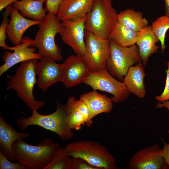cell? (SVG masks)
<instances>
[{"instance_id":"obj_1","label":"cell","mask_w":169,"mask_h":169,"mask_svg":"<svg viewBox=\"0 0 169 169\" xmlns=\"http://www.w3.org/2000/svg\"><path fill=\"white\" fill-rule=\"evenodd\" d=\"M13 150L16 161L29 169H44L53 160L60 144L47 139L36 146L28 144L23 139L15 141Z\"/></svg>"},{"instance_id":"obj_2","label":"cell","mask_w":169,"mask_h":169,"mask_svg":"<svg viewBox=\"0 0 169 169\" xmlns=\"http://www.w3.org/2000/svg\"><path fill=\"white\" fill-rule=\"evenodd\" d=\"M38 59H33L21 63L13 76L7 75V90H14L18 96L32 110H37L45 105L44 100H36L33 90L37 82L36 79L35 65Z\"/></svg>"},{"instance_id":"obj_3","label":"cell","mask_w":169,"mask_h":169,"mask_svg":"<svg viewBox=\"0 0 169 169\" xmlns=\"http://www.w3.org/2000/svg\"><path fill=\"white\" fill-rule=\"evenodd\" d=\"M17 126L25 131L28 127L36 125L56 133L63 141L71 139L74 132L67 124L65 105L57 101L55 111L48 115H42L37 110H33L31 116H22L16 121Z\"/></svg>"},{"instance_id":"obj_4","label":"cell","mask_w":169,"mask_h":169,"mask_svg":"<svg viewBox=\"0 0 169 169\" xmlns=\"http://www.w3.org/2000/svg\"><path fill=\"white\" fill-rule=\"evenodd\" d=\"M56 15L48 13L38 25L39 29L34 40L29 44L30 47L36 48L38 53L42 57H47L54 61L62 59L61 50L55 43V37L64 28V26Z\"/></svg>"},{"instance_id":"obj_5","label":"cell","mask_w":169,"mask_h":169,"mask_svg":"<svg viewBox=\"0 0 169 169\" xmlns=\"http://www.w3.org/2000/svg\"><path fill=\"white\" fill-rule=\"evenodd\" d=\"M71 157H78L99 169H117L115 160L106 147L93 141L81 140L72 142L65 146Z\"/></svg>"},{"instance_id":"obj_6","label":"cell","mask_w":169,"mask_h":169,"mask_svg":"<svg viewBox=\"0 0 169 169\" xmlns=\"http://www.w3.org/2000/svg\"><path fill=\"white\" fill-rule=\"evenodd\" d=\"M118 14L111 0H95L86 15L85 30L103 38H108L117 22Z\"/></svg>"},{"instance_id":"obj_7","label":"cell","mask_w":169,"mask_h":169,"mask_svg":"<svg viewBox=\"0 0 169 169\" xmlns=\"http://www.w3.org/2000/svg\"><path fill=\"white\" fill-rule=\"evenodd\" d=\"M109 40L110 53L106 61V69L113 77L123 81L129 68L141 62L138 47L136 44L122 47Z\"/></svg>"},{"instance_id":"obj_8","label":"cell","mask_w":169,"mask_h":169,"mask_svg":"<svg viewBox=\"0 0 169 169\" xmlns=\"http://www.w3.org/2000/svg\"><path fill=\"white\" fill-rule=\"evenodd\" d=\"M82 83L90 86L94 90H100L113 95V103H117L126 100L131 93L124 83L116 80L107 69L90 71Z\"/></svg>"},{"instance_id":"obj_9","label":"cell","mask_w":169,"mask_h":169,"mask_svg":"<svg viewBox=\"0 0 169 169\" xmlns=\"http://www.w3.org/2000/svg\"><path fill=\"white\" fill-rule=\"evenodd\" d=\"M84 42L85 52L82 57L90 71L107 69L106 63L110 53L109 39L99 37L85 30Z\"/></svg>"},{"instance_id":"obj_10","label":"cell","mask_w":169,"mask_h":169,"mask_svg":"<svg viewBox=\"0 0 169 169\" xmlns=\"http://www.w3.org/2000/svg\"><path fill=\"white\" fill-rule=\"evenodd\" d=\"M86 16L74 20L62 21L64 28L59 34L62 41L77 55L83 56L85 52L84 42Z\"/></svg>"},{"instance_id":"obj_11","label":"cell","mask_w":169,"mask_h":169,"mask_svg":"<svg viewBox=\"0 0 169 169\" xmlns=\"http://www.w3.org/2000/svg\"><path fill=\"white\" fill-rule=\"evenodd\" d=\"M161 146L155 144L142 148L131 157L130 169H168L169 166L159 154Z\"/></svg>"},{"instance_id":"obj_12","label":"cell","mask_w":169,"mask_h":169,"mask_svg":"<svg viewBox=\"0 0 169 169\" xmlns=\"http://www.w3.org/2000/svg\"><path fill=\"white\" fill-rule=\"evenodd\" d=\"M35 65L38 76V87L43 91H47L48 88L54 84L62 82L64 67L63 64H59L52 59L42 57Z\"/></svg>"},{"instance_id":"obj_13","label":"cell","mask_w":169,"mask_h":169,"mask_svg":"<svg viewBox=\"0 0 169 169\" xmlns=\"http://www.w3.org/2000/svg\"><path fill=\"white\" fill-rule=\"evenodd\" d=\"M31 39L26 36L22 39L20 44L13 47L9 46L7 49L13 52L11 53L6 51L3 53L2 58L4 63L0 67V76L18 63L31 59H41V57L38 54L35 52V48L29 46Z\"/></svg>"},{"instance_id":"obj_14","label":"cell","mask_w":169,"mask_h":169,"mask_svg":"<svg viewBox=\"0 0 169 169\" xmlns=\"http://www.w3.org/2000/svg\"><path fill=\"white\" fill-rule=\"evenodd\" d=\"M63 64L64 70L62 82L67 88L82 82L90 71L88 65L81 56L71 55Z\"/></svg>"},{"instance_id":"obj_15","label":"cell","mask_w":169,"mask_h":169,"mask_svg":"<svg viewBox=\"0 0 169 169\" xmlns=\"http://www.w3.org/2000/svg\"><path fill=\"white\" fill-rule=\"evenodd\" d=\"M10 15V19L7 27L6 33L13 46L21 44L23 36L28 28L33 25H38L41 22L24 17L17 9L13 7Z\"/></svg>"},{"instance_id":"obj_16","label":"cell","mask_w":169,"mask_h":169,"mask_svg":"<svg viewBox=\"0 0 169 169\" xmlns=\"http://www.w3.org/2000/svg\"><path fill=\"white\" fill-rule=\"evenodd\" d=\"M29 136L28 133L17 131L0 115V152L9 160L12 162L16 161L13 150V143Z\"/></svg>"},{"instance_id":"obj_17","label":"cell","mask_w":169,"mask_h":169,"mask_svg":"<svg viewBox=\"0 0 169 169\" xmlns=\"http://www.w3.org/2000/svg\"><path fill=\"white\" fill-rule=\"evenodd\" d=\"M80 99L86 103L89 109V118L85 125L88 127L91 126L92 119L96 116L102 113H110L113 108V102L111 98L98 93L96 90L81 95Z\"/></svg>"},{"instance_id":"obj_18","label":"cell","mask_w":169,"mask_h":169,"mask_svg":"<svg viewBox=\"0 0 169 169\" xmlns=\"http://www.w3.org/2000/svg\"><path fill=\"white\" fill-rule=\"evenodd\" d=\"M95 0H63L56 16L61 21L74 20L86 16Z\"/></svg>"},{"instance_id":"obj_19","label":"cell","mask_w":169,"mask_h":169,"mask_svg":"<svg viewBox=\"0 0 169 169\" xmlns=\"http://www.w3.org/2000/svg\"><path fill=\"white\" fill-rule=\"evenodd\" d=\"M145 76V66L141 62L129 68L123 81L131 93L142 99L145 97L146 93L144 83Z\"/></svg>"},{"instance_id":"obj_20","label":"cell","mask_w":169,"mask_h":169,"mask_svg":"<svg viewBox=\"0 0 169 169\" xmlns=\"http://www.w3.org/2000/svg\"><path fill=\"white\" fill-rule=\"evenodd\" d=\"M139 32L136 44L139 48L140 57L145 66L151 55L158 51L159 47L156 44L159 40L153 32L151 26H146Z\"/></svg>"},{"instance_id":"obj_21","label":"cell","mask_w":169,"mask_h":169,"mask_svg":"<svg viewBox=\"0 0 169 169\" xmlns=\"http://www.w3.org/2000/svg\"><path fill=\"white\" fill-rule=\"evenodd\" d=\"M46 0H19L13 4L23 16L35 21H42L47 12L43 8Z\"/></svg>"},{"instance_id":"obj_22","label":"cell","mask_w":169,"mask_h":169,"mask_svg":"<svg viewBox=\"0 0 169 169\" xmlns=\"http://www.w3.org/2000/svg\"><path fill=\"white\" fill-rule=\"evenodd\" d=\"M139 32L133 30L118 21L115 25L108 39L122 47H129L135 44Z\"/></svg>"},{"instance_id":"obj_23","label":"cell","mask_w":169,"mask_h":169,"mask_svg":"<svg viewBox=\"0 0 169 169\" xmlns=\"http://www.w3.org/2000/svg\"><path fill=\"white\" fill-rule=\"evenodd\" d=\"M117 21L120 24L136 31L148 25V20L143 18L142 13L130 8L127 9L118 14Z\"/></svg>"},{"instance_id":"obj_24","label":"cell","mask_w":169,"mask_h":169,"mask_svg":"<svg viewBox=\"0 0 169 169\" xmlns=\"http://www.w3.org/2000/svg\"><path fill=\"white\" fill-rule=\"evenodd\" d=\"M72 157L65 147L59 146L51 162L44 169H72Z\"/></svg>"},{"instance_id":"obj_25","label":"cell","mask_w":169,"mask_h":169,"mask_svg":"<svg viewBox=\"0 0 169 169\" xmlns=\"http://www.w3.org/2000/svg\"><path fill=\"white\" fill-rule=\"evenodd\" d=\"M152 30L160 42L161 52L166 49L165 38L166 33L169 29V17L162 15L158 17L152 22Z\"/></svg>"},{"instance_id":"obj_26","label":"cell","mask_w":169,"mask_h":169,"mask_svg":"<svg viewBox=\"0 0 169 169\" xmlns=\"http://www.w3.org/2000/svg\"><path fill=\"white\" fill-rule=\"evenodd\" d=\"M66 115L68 125L71 130L78 131L85 125L86 120L84 115L79 111L66 104Z\"/></svg>"},{"instance_id":"obj_27","label":"cell","mask_w":169,"mask_h":169,"mask_svg":"<svg viewBox=\"0 0 169 169\" xmlns=\"http://www.w3.org/2000/svg\"><path fill=\"white\" fill-rule=\"evenodd\" d=\"M12 8L13 4L5 8L3 16V20L0 26V46L2 47L3 49H7L9 47L5 43V40L7 38L6 30L9 20L8 17Z\"/></svg>"},{"instance_id":"obj_28","label":"cell","mask_w":169,"mask_h":169,"mask_svg":"<svg viewBox=\"0 0 169 169\" xmlns=\"http://www.w3.org/2000/svg\"><path fill=\"white\" fill-rule=\"evenodd\" d=\"M66 104L75 110L81 113L84 115L86 120L85 125L87 122L90 114L88 106L83 100L79 99L76 100L74 96H69Z\"/></svg>"},{"instance_id":"obj_29","label":"cell","mask_w":169,"mask_h":169,"mask_svg":"<svg viewBox=\"0 0 169 169\" xmlns=\"http://www.w3.org/2000/svg\"><path fill=\"white\" fill-rule=\"evenodd\" d=\"M18 162H13L0 152V169H27Z\"/></svg>"},{"instance_id":"obj_30","label":"cell","mask_w":169,"mask_h":169,"mask_svg":"<svg viewBox=\"0 0 169 169\" xmlns=\"http://www.w3.org/2000/svg\"><path fill=\"white\" fill-rule=\"evenodd\" d=\"M167 69L166 70V79L164 89L161 95L155 97L159 102L169 100V60L167 62Z\"/></svg>"},{"instance_id":"obj_31","label":"cell","mask_w":169,"mask_h":169,"mask_svg":"<svg viewBox=\"0 0 169 169\" xmlns=\"http://www.w3.org/2000/svg\"><path fill=\"white\" fill-rule=\"evenodd\" d=\"M72 169H99L93 166L84 159L78 157H72Z\"/></svg>"},{"instance_id":"obj_32","label":"cell","mask_w":169,"mask_h":169,"mask_svg":"<svg viewBox=\"0 0 169 169\" xmlns=\"http://www.w3.org/2000/svg\"><path fill=\"white\" fill-rule=\"evenodd\" d=\"M63 0H46L45 8L48 13L56 15L59 7Z\"/></svg>"},{"instance_id":"obj_33","label":"cell","mask_w":169,"mask_h":169,"mask_svg":"<svg viewBox=\"0 0 169 169\" xmlns=\"http://www.w3.org/2000/svg\"><path fill=\"white\" fill-rule=\"evenodd\" d=\"M162 141L163 147L160 150L159 154L163 158L165 163L169 166V144H167L164 141Z\"/></svg>"},{"instance_id":"obj_34","label":"cell","mask_w":169,"mask_h":169,"mask_svg":"<svg viewBox=\"0 0 169 169\" xmlns=\"http://www.w3.org/2000/svg\"><path fill=\"white\" fill-rule=\"evenodd\" d=\"M18 0H0V11Z\"/></svg>"},{"instance_id":"obj_35","label":"cell","mask_w":169,"mask_h":169,"mask_svg":"<svg viewBox=\"0 0 169 169\" xmlns=\"http://www.w3.org/2000/svg\"><path fill=\"white\" fill-rule=\"evenodd\" d=\"M156 108H165L169 111V100L161 102H158L156 104ZM167 132L169 134V130L167 131Z\"/></svg>"},{"instance_id":"obj_36","label":"cell","mask_w":169,"mask_h":169,"mask_svg":"<svg viewBox=\"0 0 169 169\" xmlns=\"http://www.w3.org/2000/svg\"><path fill=\"white\" fill-rule=\"evenodd\" d=\"M165 15L169 17V0H164Z\"/></svg>"}]
</instances>
